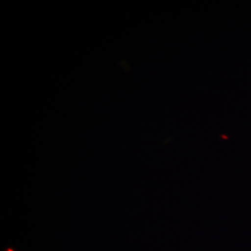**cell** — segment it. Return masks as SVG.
Returning a JSON list of instances; mask_svg holds the SVG:
<instances>
[{"label": "cell", "instance_id": "1", "mask_svg": "<svg viewBox=\"0 0 251 251\" xmlns=\"http://www.w3.org/2000/svg\"><path fill=\"white\" fill-rule=\"evenodd\" d=\"M9 251H11V250H9Z\"/></svg>", "mask_w": 251, "mask_h": 251}]
</instances>
